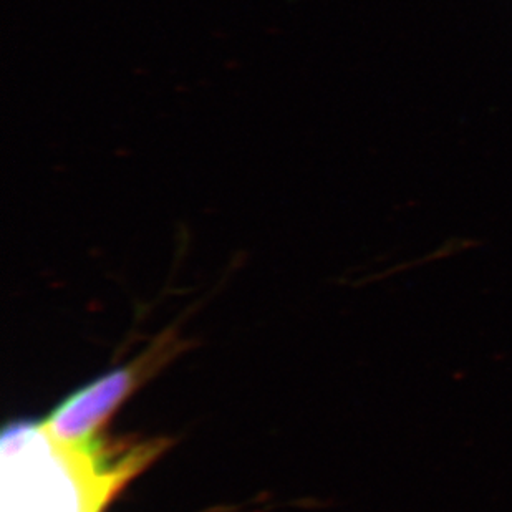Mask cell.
Here are the masks:
<instances>
[{
	"label": "cell",
	"instance_id": "6da1fadb",
	"mask_svg": "<svg viewBox=\"0 0 512 512\" xmlns=\"http://www.w3.org/2000/svg\"><path fill=\"white\" fill-rule=\"evenodd\" d=\"M168 353L153 350L151 355L138 358L130 365L103 373L102 377L78 388L77 392L55 406L40 428L49 440L62 448H90L93 436L97 435L98 430L118 410V406L145 380L148 370L158 367V360Z\"/></svg>",
	"mask_w": 512,
	"mask_h": 512
}]
</instances>
